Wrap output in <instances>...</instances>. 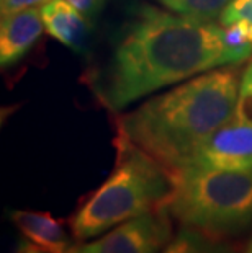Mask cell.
Masks as SVG:
<instances>
[{
    "instance_id": "obj_1",
    "label": "cell",
    "mask_w": 252,
    "mask_h": 253,
    "mask_svg": "<svg viewBox=\"0 0 252 253\" xmlns=\"http://www.w3.org/2000/svg\"><path fill=\"white\" fill-rule=\"evenodd\" d=\"M218 66H224L223 26L143 5L116 41L101 100L118 111L155 90Z\"/></svg>"
},
{
    "instance_id": "obj_2",
    "label": "cell",
    "mask_w": 252,
    "mask_h": 253,
    "mask_svg": "<svg viewBox=\"0 0 252 253\" xmlns=\"http://www.w3.org/2000/svg\"><path fill=\"white\" fill-rule=\"evenodd\" d=\"M239 71L211 69L144 101L118 121V131L175 171L219 126L234 118Z\"/></svg>"
},
{
    "instance_id": "obj_3",
    "label": "cell",
    "mask_w": 252,
    "mask_h": 253,
    "mask_svg": "<svg viewBox=\"0 0 252 253\" xmlns=\"http://www.w3.org/2000/svg\"><path fill=\"white\" fill-rule=\"evenodd\" d=\"M116 160L99 188L85 195L67 224L76 242L95 239L123 222L167 206L174 175L118 131Z\"/></svg>"
},
{
    "instance_id": "obj_4",
    "label": "cell",
    "mask_w": 252,
    "mask_h": 253,
    "mask_svg": "<svg viewBox=\"0 0 252 253\" xmlns=\"http://www.w3.org/2000/svg\"><path fill=\"white\" fill-rule=\"evenodd\" d=\"M172 175L167 209L180 225L231 240L252 229V170L185 165Z\"/></svg>"
},
{
    "instance_id": "obj_5",
    "label": "cell",
    "mask_w": 252,
    "mask_h": 253,
    "mask_svg": "<svg viewBox=\"0 0 252 253\" xmlns=\"http://www.w3.org/2000/svg\"><path fill=\"white\" fill-rule=\"evenodd\" d=\"M167 206L123 222L95 239L76 242L67 253H160L174 235Z\"/></svg>"
},
{
    "instance_id": "obj_6",
    "label": "cell",
    "mask_w": 252,
    "mask_h": 253,
    "mask_svg": "<svg viewBox=\"0 0 252 253\" xmlns=\"http://www.w3.org/2000/svg\"><path fill=\"white\" fill-rule=\"evenodd\" d=\"M187 165L252 170V126L233 118L198 145Z\"/></svg>"
},
{
    "instance_id": "obj_7",
    "label": "cell",
    "mask_w": 252,
    "mask_h": 253,
    "mask_svg": "<svg viewBox=\"0 0 252 253\" xmlns=\"http://www.w3.org/2000/svg\"><path fill=\"white\" fill-rule=\"evenodd\" d=\"M10 222L15 225L25 240L40 247L48 253H67L76 244L69 224L46 211L31 209H10Z\"/></svg>"
},
{
    "instance_id": "obj_8",
    "label": "cell",
    "mask_w": 252,
    "mask_h": 253,
    "mask_svg": "<svg viewBox=\"0 0 252 253\" xmlns=\"http://www.w3.org/2000/svg\"><path fill=\"white\" fill-rule=\"evenodd\" d=\"M45 30L41 8H30L23 12L2 17L0 23V64L3 67L13 66L23 59Z\"/></svg>"
},
{
    "instance_id": "obj_9",
    "label": "cell",
    "mask_w": 252,
    "mask_h": 253,
    "mask_svg": "<svg viewBox=\"0 0 252 253\" xmlns=\"http://www.w3.org/2000/svg\"><path fill=\"white\" fill-rule=\"evenodd\" d=\"M46 33L71 49H82L87 38L85 15L67 0H50L41 7Z\"/></svg>"
},
{
    "instance_id": "obj_10",
    "label": "cell",
    "mask_w": 252,
    "mask_h": 253,
    "mask_svg": "<svg viewBox=\"0 0 252 253\" xmlns=\"http://www.w3.org/2000/svg\"><path fill=\"white\" fill-rule=\"evenodd\" d=\"M160 253H243V250L231 239H221L180 225Z\"/></svg>"
},
{
    "instance_id": "obj_11",
    "label": "cell",
    "mask_w": 252,
    "mask_h": 253,
    "mask_svg": "<svg viewBox=\"0 0 252 253\" xmlns=\"http://www.w3.org/2000/svg\"><path fill=\"white\" fill-rule=\"evenodd\" d=\"M223 26V25H221ZM224 66H234L252 56V23L233 21L223 26Z\"/></svg>"
},
{
    "instance_id": "obj_12",
    "label": "cell",
    "mask_w": 252,
    "mask_h": 253,
    "mask_svg": "<svg viewBox=\"0 0 252 253\" xmlns=\"http://www.w3.org/2000/svg\"><path fill=\"white\" fill-rule=\"evenodd\" d=\"M167 10L202 20H219L234 0H159Z\"/></svg>"
},
{
    "instance_id": "obj_13",
    "label": "cell",
    "mask_w": 252,
    "mask_h": 253,
    "mask_svg": "<svg viewBox=\"0 0 252 253\" xmlns=\"http://www.w3.org/2000/svg\"><path fill=\"white\" fill-rule=\"evenodd\" d=\"M234 120L248 123L252 126V61L241 74Z\"/></svg>"
},
{
    "instance_id": "obj_14",
    "label": "cell",
    "mask_w": 252,
    "mask_h": 253,
    "mask_svg": "<svg viewBox=\"0 0 252 253\" xmlns=\"http://www.w3.org/2000/svg\"><path fill=\"white\" fill-rule=\"evenodd\" d=\"M233 21H248L252 23V0H234L219 17V23L223 26Z\"/></svg>"
},
{
    "instance_id": "obj_15",
    "label": "cell",
    "mask_w": 252,
    "mask_h": 253,
    "mask_svg": "<svg viewBox=\"0 0 252 253\" xmlns=\"http://www.w3.org/2000/svg\"><path fill=\"white\" fill-rule=\"evenodd\" d=\"M48 2L50 0H0V12H2V17H5L10 13L23 12V10L41 8Z\"/></svg>"
},
{
    "instance_id": "obj_16",
    "label": "cell",
    "mask_w": 252,
    "mask_h": 253,
    "mask_svg": "<svg viewBox=\"0 0 252 253\" xmlns=\"http://www.w3.org/2000/svg\"><path fill=\"white\" fill-rule=\"evenodd\" d=\"M67 2L74 5L79 12H82L85 17H90V15H94L97 12L101 0H67Z\"/></svg>"
},
{
    "instance_id": "obj_17",
    "label": "cell",
    "mask_w": 252,
    "mask_h": 253,
    "mask_svg": "<svg viewBox=\"0 0 252 253\" xmlns=\"http://www.w3.org/2000/svg\"><path fill=\"white\" fill-rule=\"evenodd\" d=\"M15 253H48V252L41 250L40 247H36V245L31 244V242L23 239V240L20 242L18 249H17V252H15Z\"/></svg>"
},
{
    "instance_id": "obj_18",
    "label": "cell",
    "mask_w": 252,
    "mask_h": 253,
    "mask_svg": "<svg viewBox=\"0 0 252 253\" xmlns=\"http://www.w3.org/2000/svg\"><path fill=\"white\" fill-rule=\"evenodd\" d=\"M243 253H252V235H251V239L248 240V244H246V247L243 249Z\"/></svg>"
}]
</instances>
